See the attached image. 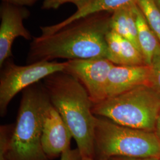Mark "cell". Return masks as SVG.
<instances>
[{"label": "cell", "instance_id": "12", "mask_svg": "<svg viewBox=\"0 0 160 160\" xmlns=\"http://www.w3.org/2000/svg\"><path fill=\"white\" fill-rule=\"evenodd\" d=\"M137 24L138 45L145 63L151 66L152 60L160 53V41L149 28L147 22L137 4L134 7Z\"/></svg>", "mask_w": 160, "mask_h": 160}, {"label": "cell", "instance_id": "3", "mask_svg": "<svg viewBox=\"0 0 160 160\" xmlns=\"http://www.w3.org/2000/svg\"><path fill=\"white\" fill-rule=\"evenodd\" d=\"M16 123L1 126V160H47L42 145L43 112L48 100L43 86L23 90Z\"/></svg>", "mask_w": 160, "mask_h": 160}, {"label": "cell", "instance_id": "10", "mask_svg": "<svg viewBox=\"0 0 160 160\" xmlns=\"http://www.w3.org/2000/svg\"><path fill=\"white\" fill-rule=\"evenodd\" d=\"M151 67L147 65H114L109 73L107 97L116 96L139 86H151Z\"/></svg>", "mask_w": 160, "mask_h": 160}, {"label": "cell", "instance_id": "20", "mask_svg": "<svg viewBox=\"0 0 160 160\" xmlns=\"http://www.w3.org/2000/svg\"><path fill=\"white\" fill-rule=\"evenodd\" d=\"M4 2H8L15 6L32 5L37 0H2Z\"/></svg>", "mask_w": 160, "mask_h": 160}, {"label": "cell", "instance_id": "7", "mask_svg": "<svg viewBox=\"0 0 160 160\" xmlns=\"http://www.w3.org/2000/svg\"><path fill=\"white\" fill-rule=\"evenodd\" d=\"M114 64L104 58L67 61L64 72L71 75L86 88L93 104L106 100L109 73Z\"/></svg>", "mask_w": 160, "mask_h": 160}, {"label": "cell", "instance_id": "16", "mask_svg": "<svg viewBox=\"0 0 160 160\" xmlns=\"http://www.w3.org/2000/svg\"><path fill=\"white\" fill-rule=\"evenodd\" d=\"M108 49V59L114 65H120L121 36L110 30L106 36Z\"/></svg>", "mask_w": 160, "mask_h": 160}, {"label": "cell", "instance_id": "5", "mask_svg": "<svg viewBox=\"0 0 160 160\" xmlns=\"http://www.w3.org/2000/svg\"><path fill=\"white\" fill-rule=\"evenodd\" d=\"M94 145L95 153L105 158H160V142L154 132L122 126L100 116L96 119Z\"/></svg>", "mask_w": 160, "mask_h": 160}, {"label": "cell", "instance_id": "24", "mask_svg": "<svg viewBox=\"0 0 160 160\" xmlns=\"http://www.w3.org/2000/svg\"><path fill=\"white\" fill-rule=\"evenodd\" d=\"M81 160H95L94 158H87V157H85V158H82V159Z\"/></svg>", "mask_w": 160, "mask_h": 160}, {"label": "cell", "instance_id": "15", "mask_svg": "<svg viewBox=\"0 0 160 160\" xmlns=\"http://www.w3.org/2000/svg\"><path fill=\"white\" fill-rule=\"evenodd\" d=\"M146 65L140 51L131 41L121 36L120 65Z\"/></svg>", "mask_w": 160, "mask_h": 160}, {"label": "cell", "instance_id": "13", "mask_svg": "<svg viewBox=\"0 0 160 160\" xmlns=\"http://www.w3.org/2000/svg\"><path fill=\"white\" fill-rule=\"evenodd\" d=\"M136 4L112 12L110 26L112 30L131 41L140 51L138 42L137 24L134 10Z\"/></svg>", "mask_w": 160, "mask_h": 160}, {"label": "cell", "instance_id": "2", "mask_svg": "<svg viewBox=\"0 0 160 160\" xmlns=\"http://www.w3.org/2000/svg\"><path fill=\"white\" fill-rule=\"evenodd\" d=\"M43 87L71 132L82 158H94L97 116L86 88L74 76L61 71L43 79Z\"/></svg>", "mask_w": 160, "mask_h": 160}, {"label": "cell", "instance_id": "9", "mask_svg": "<svg viewBox=\"0 0 160 160\" xmlns=\"http://www.w3.org/2000/svg\"><path fill=\"white\" fill-rule=\"evenodd\" d=\"M29 12L12 4L4 2L0 10V67L12 56V46L18 37L30 40L32 36L24 27L23 22L29 16Z\"/></svg>", "mask_w": 160, "mask_h": 160}, {"label": "cell", "instance_id": "1", "mask_svg": "<svg viewBox=\"0 0 160 160\" xmlns=\"http://www.w3.org/2000/svg\"><path fill=\"white\" fill-rule=\"evenodd\" d=\"M102 14L81 18L53 34L34 38L30 46L28 62L51 61L57 58L108 59L106 36L111 30V17H104Z\"/></svg>", "mask_w": 160, "mask_h": 160}, {"label": "cell", "instance_id": "4", "mask_svg": "<svg viewBox=\"0 0 160 160\" xmlns=\"http://www.w3.org/2000/svg\"><path fill=\"white\" fill-rule=\"evenodd\" d=\"M97 116L129 128L154 132L160 112V94L151 86H141L94 104Z\"/></svg>", "mask_w": 160, "mask_h": 160}, {"label": "cell", "instance_id": "21", "mask_svg": "<svg viewBox=\"0 0 160 160\" xmlns=\"http://www.w3.org/2000/svg\"><path fill=\"white\" fill-rule=\"evenodd\" d=\"M117 158H110V160H160V158H128V157H116Z\"/></svg>", "mask_w": 160, "mask_h": 160}, {"label": "cell", "instance_id": "17", "mask_svg": "<svg viewBox=\"0 0 160 160\" xmlns=\"http://www.w3.org/2000/svg\"><path fill=\"white\" fill-rule=\"evenodd\" d=\"M150 67L151 86L160 94V53L155 57Z\"/></svg>", "mask_w": 160, "mask_h": 160}, {"label": "cell", "instance_id": "18", "mask_svg": "<svg viewBox=\"0 0 160 160\" xmlns=\"http://www.w3.org/2000/svg\"><path fill=\"white\" fill-rule=\"evenodd\" d=\"M90 0H43L42 8L44 10L57 9L67 2H71L77 6V8L85 5Z\"/></svg>", "mask_w": 160, "mask_h": 160}, {"label": "cell", "instance_id": "6", "mask_svg": "<svg viewBox=\"0 0 160 160\" xmlns=\"http://www.w3.org/2000/svg\"><path fill=\"white\" fill-rule=\"evenodd\" d=\"M67 62L39 61L20 66L8 62L2 71L0 79V114L4 116L12 99L19 92L35 84L46 77L63 71Z\"/></svg>", "mask_w": 160, "mask_h": 160}, {"label": "cell", "instance_id": "11", "mask_svg": "<svg viewBox=\"0 0 160 160\" xmlns=\"http://www.w3.org/2000/svg\"><path fill=\"white\" fill-rule=\"evenodd\" d=\"M137 1L138 0H90L62 22L51 26H41L42 36L53 34L69 24L84 17L104 12L112 13L121 8L136 4Z\"/></svg>", "mask_w": 160, "mask_h": 160}, {"label": "cell", "instance_id": "8", "mask_svg": "<svg viewBox=\"0 0 160 160\" xmlns=\"http://www.w3.org/2000/svg\"><path fill=\"white\" fill-rule=\"evenodd\" d=\"M73 138L61 114L48 100L46 102L43 119L42 145L48 157L62 154L70 148Z\"/></svg>", "mask_w": 160, "mask_h": 160}, {"label": "cell", "instance_id": "22", "mask_svg": "<svg viewBox=\"0 0 160 160\" xmlns=\"http://www.w3.org/2000/svg\"><path fill=\"white\" fill-rule=\"evenodd\" d=\"M154 132L160 142V112L156 120Z\"/></svg>", "mask_w": 160, "mask_h": 160}, {"label": "cell", "instance_id": "19", "mask_svg": "<svg viewBox=\"0 0 160 160\" xmlns=\"http://www.w3.org/2000/svg\"><path fill=\"white\" fill-rule=\"evenodd\" d=\"M82 157L78 148L71 149L69 148L61 154L60 160H81Z\"/></svg>", "mask_w": 160, "mask_h": 160}, {"label": "cell", "instance_id": "23", "mask_svg": "<svg viewBox=\"0 0 160 160\" xmlns=\"http://www.w3.org/2000/svg\"><path fill=\"white\" fill-rule=\"evenodd\" d=\"M156 6H157V7L159 8L160 10V0H154Z\"/></svg>", "mask_w": 160, "mask_h": 160}, {"label": "cell", "instance_id": "14", "mask_svg": "<svg viewBox=\"0 0 160 160\" xmlns=\"http://www.w3.org/2000/svg\"><path fill=\"white\" fill-rule=\"evenodd\" d=\"M138 7L142 12L149 28L160 42V10L154 0H138Z\"/></svg>", "mask_w": 160, "mask_h": 160}]
</instances>
